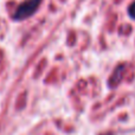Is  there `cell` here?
<instances>
[{
	"label": "cell",
	"mask_w": 135,
	"mask_h": 135,
	"mask_svg": "<svg viewBox=\"0 0 135 135\" xmlns=\"http://www.w3.org/2000/svg\"><path fill=\"white\" fill-rule=\"evenodd\" d=\"M129 14L132 16V18H135V2L129 7Z\"/></svg>",
	"instance_id": "obj_2"
},
{
	"label": "cell",
	"mask_w": 135,
	"mask_h": 135,
	"mask_svg": "<svg viewBox=\"0 0 135 135\" xmlns=\"http://www.w3.org/2000/svg\"><path fill=\"white\" fill-rule=\"evenodd\" d=\"M42 1L43 0H25L24 2H21L20 5L17 6L16 11L13 13V19L20 21L32 17L37 12V9L39 8Z\"/></svg>",
	"instance_id": "obj_1"
}]
</instances>
